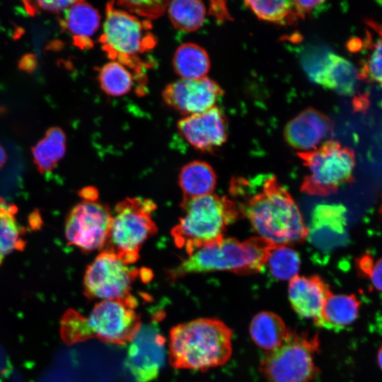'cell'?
I'll return each instance as SVG.
<instances>
[{
	"label": "cell",
	"instance_id": "cell-13",
	"mask_svg": "<svg viewBox=\"0 0 382 382\" xmlns=\"http://www.w3.org/2000/svg\"><path fill=\"white\" fill-rule=\"evenodd\" d=\"M224 90L209 77L181 79L166 86L163 91L164 102L187 116L203 112L215 106Z\"/></svg>",
	"mask_w": 382,
	"mask_h": 382
},
{
	"label": "cell",
	"instance_id": "cell-12",
	"mask_svg": "<svg viewBox=\"0 0 382 382\" xmlns=\"http://www.w3.org/2000/svg\"><path fill=\"white\" fill-rule=\"evenodd\" d=\"M165 342L156 320L141 324L129 342L125 360L136 382L157 378L165 362Z\"/></svg>",
	"mask_w": 382,
	"mask_h": 382
},
{
	"label": "cell",
	"instance_id": "cell-18",
	"mask_svg": "<svg viewBox=\"0 0 382 382\" xmlns=\"http://www.w3.org/2000/svg\"><path fill=\"white\" fill-rule=\"evenodd\" d=\"M329 286L318 275L296 276L289 281V300L291 308L300 317L317 320L328 296Z\"/></svg>",
	"mask_w": 382,
	"mask_h": 382
},
{
	"label": "cell",
	"instance_id": "cell-11",
	"mask_svg": "<svg viewBox=\"0 0 382 382\" xmlns=\"http://www.w3.org/2000/svg\"><path fill=\"white\" fill-rule=\"evenodd\" d=\"M96 199H84L76 204L66 220V240L85 252L102 250L110 231L112 213Z\"/></svg>",
	"mask_w": 382,
	"mask_h": 382
},
{
	"label": "cell",
	"instance_id": "cell-3",
	"mask_svg": "<svg viewBox=\"0 0 382 382\" xmlns=\"http://www.w3.org/2000/svg\"><path fill=\"white\" fill-rule=\"evenodd\" d=\"M137 299L100 301L88 316L74 309H68L60 320L63 342L71 345L90 339L105 343L125 345L129 343L139 330L141 322L135 311Z\"/></svg>",
	"mask_w": 382,
	"mask_h": 382
},
{
	"label": "cell",
	"instance_id": "cell-19",
	"mask_svg": "<svg viewBox=\"0 0 382 382\" xmlns=\"http://www.w3.org/2000/svg\"><path fill=\"white\" fill-rule=\"evenodd\" d=\"M100 23L99 12L83 1H74L66 11L62 27L72 35L74 45L81 49L90 48L92 36Z\"/></svg>",
	"mask_w": 382,
	"mask_h": 382
},
{
	"label": "cell",
	"instance_id": "cell-15",
	"mask_svg": "<svg viewBox=\"0 0 382 382\" xmlns=\"http://www.w3.org/2000/svg\"><path fill=\"white\" fill-rule=\"evenodd\" d=\"M177 127L180 135L201 151L214 150L223 145L228 137L225 116L217 106L185 117L178 122Z\"/></svg>",
	"mask_w": 382,
	"mask_h": 382
},
{
	"label": "cell",
	"instance_id": "cell-28",
	"mask_svg": "<svg viewBox=\"0 0 382 382\" xmlns=\"http://www.w3.org/2000/svg\"><path fill=\"white\" fill-rule=\"evenodd\" d=\"M102 90L110 96H121L129 92L133 86V77L121 63L112 61L104 64L98 75Z\"/></svg>",
	"mask_w": 382,
	"mask_h": 382
},
{
	"label": "cell",
	"instance_id": "cell-8",
	"mask_svg": "<svg viewBox=\"0 0 382 382\" xmlns=\"http://www.w3.org/2000/svg\"><path fill=\"white\" fill-rule=\"evenodd\" d=\"M308 168L301 190L311 195L325 197L353 180L354 153L335 141H326L316 149L298 153Z\"/></svg>",
	"mask_w": 382,
	"mask_h": 382
},
{
	"label": "cell",
	"instance_id": "cell-35",
	"mask_svg": "<svg viewBox=\"0 0 382 382\" xmlns=\"http://www.w3.org/2000/svg\"><path fill=\"white\" fill-rule=\"evenodd\" d=\"M37 66V57L34 54H25L18 61V68L27 73L33 72Z\"/></svg>",
	"mask_w": 382,
	"mask_h": 382
},
{
	"label": "cell",
	"instance_id": "cell-22",
	"mask_svg": "<svg viewBox=\"0 0 382 382\" xmlns=\"http://www.w3.org/2000/svg\"><path fill=\"white\" fill-rule=\"evenodd\" d=\"M216 175L212 167L205 161H193L185 165L178 175L179 186L183 199L210 195L214 190Z\"/></svg>",
	"mask_w": 382,
	"mask_h": 382
},
{
	"label": "cell",
	"instance_id": "cell-9",
	"mask_svg": "<svg viewBox=\"0 0 382 382\" xmlns=\"http://www.w3.org/2000/svg\"><path fill=\"white\" fill-rule=\"evenodd\" d=\"M319 345L318 335L291 330L279 347L265 353L260 371L268 382H311L318 374L314 355Z\"/></svg>",
	"mask_w": 382,
	"mask_h": 382
},
{
	"label": "cell",
	"instance_id": "cell-23",
	"mask_svg": "<svg viewBox=\"0 0 382 382\" xmlns=\"http://www.w3.org/2000/svg\"><path fill=\"white\" fill-rule=\"evenodd\" d=\"M175 72L184 79H199L206 76L210 68L207 51L199 45L187 42L179 46L173 56Z\"/></svg>",
	"mask_w": 382,
	"mask_h": 382
},
{
	"label": "cell",
	"instance_id": "cell-36",
	"mask_svg": "<svg viewBox=\"0 0 382 382\" xmlns=\"http://www.w3.org/2000/svg\"><path fill=\"white\" fill-rule=\"evenodd\" d=\"M210 13L218 21H224L230 18L224 1H211Z\"/></svg>",
	"mask_w": 382,
	"mask_h": 382
},
{
	"label": "cell",
	"instance_id": "cell-7",
	"mask_svg": "<svg viewBox=\"0 0 382 382\" xmlns=\"http://www.w3.org/2000/svg\"><path fill=\"white\" fill-rule=\"evenodd\" d=\"M148 21H141L130 13L108 4L103 31L99 41L108 57L124 66L139 71V54L151 50L156 40Z\"/></svg>",
	"mask_w": 382,
	"mask_h": 382
},
{
	"label": "cell",
	"instance_id": "cell-34",
	"mask_svg": "<svg viewBox=\"0 0 382 382\" xmlns=\"http://www.w3.org/2000/svg\"><path fill=\"white\" fill-rule=\"evenodd\" d=\"M296 11L300 18L310 15L313 11L324 6V1H293Z\"/></svg>",
	"mask_w": 382,
	"mask_h": 382
},
{
	"label": "cell",
	"instance_id": "cell-32",
	"mask_svg": "<svg viewBox=\"0 0 382 382\" xmlns=\"http://www.w3.org/2000/svg\"><path fill=\"white\" fill-rule=\"evenodd\" d=\"M118 5L127 10L146 18H156L161 16L168 8L169 1H122Z\"/></svg>",
	"mask_w": 382,
	"mask_h": 382
},
{
	"label": "cell",
	"instance_id": "cell-37",
	"mask_svg": "<svg viewBox=\"0 0 382 382\" xmlns=\"http://www.w3.org/2000/svg\"><path fill=\"white\" fill-rule=\"evenodd\" d=\"M6 160V154L4 149L0 144V168L4 165Z\"/></svg>",
	"mask_w": 382,
	"mask_h": 382
},
{
	"label": "cell",
	"instance_id": "cell-26",
	"mask_svg": "<svg viewBox=\"0 0 382 382\" xmlns=\"http://www.w3.org/2000/svg\"><path fill=\"white\" fill-rule=\"evenodd\" d=\"M300 265L299 253L288 245L272 246L265 265L273 277L284 281L298 276Z\"/></svg>",
	"mask_w": 382,
	"mask_h": 382
},
{
	"label": "cell",
	"instance_id": "cell-14",
	"mask_svg": "<svg viewBox=\"0 0 382 382\" xmlns=\"http://www.w3.org/2000/svg\"><path fill=\"white\" fill-rule=\"evenodd\" d=\"M306 238L318 252L326 255L347 241V209L340 204H320L312 212Z\"/></svg>",
	"mask_w": 382,
	"mask_h": 382
},
{
	"label": "cell",
	"instance_id": "cell-24",
	"mask_svg": "<svg viewBox=\"0 0 382 382\" xmlns=\"http://www.w3.org/2000/svg\"><path fill=\"white\" fill-rule=\"evenodd\" d=\"M66 134L58 127L47 129L43 139L32 149L34 163L41 173L52 170L66 151Z\"/></svg>",
	"mask_w": 382,
	"mask_h": 382
},
{
	"label": "cell",
	"instance_id": "cell-29",
	"mask_svg": "<svg viewBox=\"0 0 382 382\" xmlns=\"http://www.w3.org/2000/svg\"><path fill=\"white\" fill-rule=\"evenodd\" d=\"M376 36L368 39V51L362 62L359 74L361 79H369L382 88V26L371 23Z\"/></svg>",
	"mask_w": 382,
	"mask_h": 382
},
{
	"label": "cell",
	"instance_id": "cell-39",
	"mask_svg": "<svg viewBox=\"0 0 382 382\" xmlns=\"http://www.w3.org/2000/svg\"><path fill=\"white\" fill-rule=\"evenodd\" d=\"M380 214L382 216V200H381V206H380Z\"/></svg>",
	"mask_w": 382,
	"mask_h": 382
},
{
	"label": "cell",
	"instance_id": "cell-6",
	"mask_svg": "<svg viewBox=\"0 0 382 382\" xmlns=\"http://www.w3.org/2000/svg\"><path fill=\"white\" fill-rule=\"evenodd\" d=\"M156 207L148 198L127 197L117 203L112 212L109 237L102 250L115 255L129 265L136 262L142 245L158 231L152 217Z\"/></svg>",
	"mask_w": 382,
	"mask_h": 382
},
{
	"label": "cell",
	"instance_id": "cell-10",
	"mask_svg": "<svg viewBox=\"0 0 382 382\" xmlns=\"http://www.w3.org/2000/svg\"><path fill=\"white\" fill-rule=\"evenodd\" d=\"M139 271L115 255L101 250L87 267L83 277V294L91 300H125L134 296L132 284Z\"/></svg>",
	"mask_w": 382,
	"mask_h": 382
},
{
	"label": "cell",
	"instance_id": "cell-25",
	"mask_svg": "<svg viewBox=\"0 0 382 382\" xmlns=\"http://www.w3.org/2000/svg\"><path fill=\"white\" fill-rule=\"evenodd\" d=\"M168 12L174 28L182 31L192 32L203 24L206 8L200 1L178 0L169 2Z\"/></svg>",
	"mask_w": 382,
	"mask_h": 382
},
{
	"label": "cell",
	"instance_id": "cell-5",
	"mask_svg": "<svg viewBox=\"0 0 382 382\" xmlns=\"http://www.w3.org/2000/svg\"><path fill=\"white\" fill-rule=\"evenodd\" d=\"M180 207L182 215L170 234L187 255L224 238L226 227L241 217L231 199L216 195L183 199Z\"/></svg>",
	"mask_w": 382,
	"mask_h": 382
},
{
	"label": "cell",
	"instance_id": "cell-21",
	"mask_svg": "<svg viewBox=\"0 0 382 382\" xmlns=\"http://www.w3.org/2000/svg\"><path fill=\"white\" fill-rule=\"evenodd\" d=\"M249 330L254 343L266 352L279 347L291 331L280 316L270 311H262L255 315Z\"/></svg>",
	"mask_w": 382,
	"mask_h": 382
},
{
	"label": "cell",
	"instance_id": "cell-17",
	"mask_svg": "<svg viewBox=\"0 0 382 382\" xmlns=\"http://www.w3.org/2000/svg\"><path fill=\"white\" fill-rule=\"evenodd\" d=\"M308 73L316 83L344 96L352 95L361 79L359 71L352 62L332 52L327 53Z\"/></svg>",
	"mask_w": 382,
	"mask_h": 382
},
{
	"label": "cell",
	"instance_id": "cell-30",
	"mask_svg": "<svg viewBox=\"0 0 382 382\" xmlns=\"http://www.w3.org/2000/svg\"><path fill=\"white\" fill-rule=\"evenodd\" d=\"M22 243L14 211L0 203V265L6 255Z\"/></svg>",
	"mask_w": 382,
	"mask_h": 382
},
{
	"label": "cell",
	"instance_id": "cell-4",
	"mask_svg": "<svg viewBox=\"0 0 382 382\" xmlns=\"http://www.w3.org/2000/svg\"><path fill=\"white\" fill-rule=\"evenodd\" d=\"M273 246L260 237L243 241L222 238L195 250L175 267L168 271L170 279L189 274L226 271L238 274L261 272Z\"/></svg>",
	"mask_w": 382,
	"mask_h": 382
},
{
	"label": "cell",
	"instance_id": "cell-1",
	"mask_svg": "<svg viewBox=\"0 0 382 382\" xmlns=\"http://www.w3.org/2000/svg\"><path fill=\"white\" fill-rule=\"evenodd\" d=\"M229 192L241 216L271 245L289 246L306 238L308 228L301 212L275 175L233 178Z\"/></svg>",
	"mask_w": 382,
	"mask_h": 382
},
{
	"label": "cell",
	"instance_id": "cell-33",
	"mask_svg": "<svg viewBox=\"0 0 382 382\" xmlns=\"http://www.w3.org/2000/svg\"><path fill=\"white\" fill-rule=\"evenodd\" d=\"M74 1H24L27 11L34 15L39 9L52 13H59L66 11Z\"/></svg>",
	"mask_w": 382,
	"mask_h": 382
},
{
	"label": "cell",
	"instance_id": "cell-20",
	"mask_svg": "<svg viewBox=\"0 0 382 382\" xmlns=\"http://www.w3.org/2000/svg\"><path fill=\"white\" fill-rule=\"evenodd\" d=\"M360 302L354 294H331L317 320L320 328L339 332L353 323L359 314Z\"/></svg>",
	"mask_w": 382,
	"mask_h": 382
},
{
	"label": "cell",
	"instance_id": "cell-38",
	"mask_svg": "<svg viewBox=\"0 0 382 382\" xmlns=\"http://www.w3.org/2000/svg\"><path fill=\"white\" fill-rule=\"evenodd\" d=\"M378 362L380 368L382 369V346L381 347L378 351Z\"/></svg>",
	"mask_w": 382,
	"mask_h": 382
},
{
	"label": "cell",
	"instance_id": "cell-2",
	"mask_svg": "<svg viewBox=\"0 0 382 382\" xmlns=\"http://www.w3.org/2000/svg\"><path fill=\"white\" fill-rule=\"evenodd\" d=\"M233 332L223 321L202 318L172 328L169 363L176 369L206 371L225 364L232 354Z\"/></svg>",
	"mask_w": 382,
	"mask_h": 382
},
{
	"label": "cell",
	"instance_id": "cell-31",
	"mask_svg": "<svg viewBox=\"0 0 382 382\" xmlns=\"http://www.w3.org/2000/svg\"><path fill=\"white\" fill-rule=\"evenodd\" d=\"M357 267L362 277L382 294V257L375 259L369 253L362 254L357 259Z\"/></svg>",
	"mask_w": 382,
	"mask_h": 382
},
{
	"label": "cell",
	"instance_id": "cell-27",
	"mask_svg": "<svg viewBox=\"0 0 382 382\" xmlns=\"http://www.w3.org/2000/svg\"><path fill=\"white\" fill-rule=\"evenodd\" d=\"M244 4L262 21L283 25L299 18L293 1H245Z\"/></svg>",
	"mask_w": 382,
	"mask_h": 382
},
{
	"label": "cell",
	"instance_id": "cell-16",
	"mask_svg": "<svg viewBox=\"0 0 382 382\" xmlns=\"http://www.w3.org/2000/svg\"><path fill=\"white\" fill-rule=\"evenodd\" d=\"M331 130L330 119L321 112L307 108L285 126L284 137L291 147L301 152L316 149Z\"/></svg>",
	"mask_w": 382,
	"mask_h": 382
}]
</instances>
